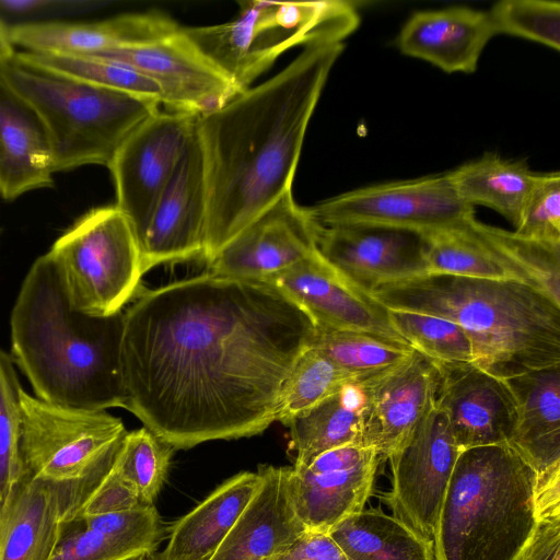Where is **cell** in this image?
<instances>
[{
    "mask_svg": "<svg viewBox=\"0 0 560 560\" xmlns=\"http://www.w3.org/2000/svg\"><path fill=\"white\" fill-rule=\"evenodd\" d=\"M364 410V393L357 382L294 417L287 424L295 454L293 466L307 465L335 447L362 443Z\"/></svg>",
    "mask_w": 560,
    "mask_h": 560,
    "instance_id": "obj_29",
    "label": "cell"
},
{
    "mask_svg": "<svg viewBox=\"0 0 560 560\" xmlns=\"http://www.w3.org/2000/svg\"><path fill=\"white\" fill-rule=\"evenodd\" d=\"M270 284L299 305L316 330L362 331L407 343L392 325L388 310L340 275L317 250Z\"/></svg>",
    "mask_w": 560,
    "mask_h": 560,
    "instance_id": "obj_20",
    "label": "cell"
},
{
    "mask_svg": "<svg viewBox=\"0 0 560 560\" xmlns=\"http://www.w3.org/2000/svg\"><path fill=\"white\" fill-rule=\"evenodd\" d=\"M458 454L447 416L434 405L387 460L392 487L383 501L394 516L429 540Z\"/></svg>",
    "mask_w": 560,
    "mask_h": 560,
    "instance_id": "obj_12",
    "label": "cell"
},
{
    "mask_svg": "<svg viewBox=\"0 0 560 560\" xmlns=\"http://www.w3.org/2000/svg\"><path fill=\"white\" fill-rule=\"evenodd\" d=\"M34 62L82 81L162 104L159 86L120 61L101 56H61L21 51Z\"/></svg>",
    "mask_w": 560,
    "mask_h": 560,
    "instance_id": "obj_36",
    "label": "cell"
},
{
    "mask_svg": "<svg viewBox=\"0 0 560 560\" xmlns=\"http://www.w3.org/2000/svg\"><path fill=\"white\" fill-rule=\"evenodd\" d=\"M536 483L508 444L460 451L435 525L434 560H515L538 524Z\"/></svg>",
    "mask_w": 560,
    "mask_h": 560,
    "instance_id": "obj_5",
    "label": "cell"
},
{
    "mask_svg": "<svg viewBox=\"0 0 560 560\" xmlns=\"http://www.w3.org/2000/svg\"><path fill=\"white\" fill-rule=\"evenodd\" d=\"M434 364L440 375L435 405L446 413L459 452L509 444L517 413L505 381L474 364Z\"/></svg>",
    "mask_w": 560,
    "mask_h": 560,
    "instance_id": "obj_21",
    "label": "cell"
},
{
    "mask_svg": "<svg viewBox=\"0 0 560 560\" xmlns=\"http://www.w3.org/2000/svg\"><path fill=\"white\" fill-rule=\"evenodd\" d=\"M207 212L205 162L195 129L138 240L143 272L202 257Z\"/></svg>",
    "mask_w": 560,
    "mask_h": 560,
    "instance_id": "obj_17",
    "label": "cell"
},
{
    "mask_svg": "<svg viewBox=\"0 0 560 560\" xmlns=\"http://www.w3.org/2000/svg\"><path fill=\"white\" fill-rule=\"evenodd\" d=\"M328 534L348 560H434L432 540L378 508L348 516Z\"/></svg>",
    "mask_w": 560,
    "mask_h": 560,
    "instance_id": "obj_31",
    "label": "cell"
},
{
    "mask_svg": "<svg viewBox=\"0 0 560 560\" xmlns=\"http://www.w3.org/2000/svg\"><path fill=\"white\" fill-rule=\"evenodd\" d=\"M370 294L387 308L456 323L471 342L475 365L498 378L560 364V305L527 283L425 275Z\"/></svg>",
    "mask_w": 560,
    "mask_h": 560,
    "instance_id": "obj_4",
    "label": "cell"
},
{
    "mask_svg": "<svg viewBox=\"0 0 560 560\" xmlns=\"http://www.w3.org/2000/svg\"><path fill=\"white\" fill-rule=\"evenodd\" d=\"M10 328L11 359L37 398L74 409L125 408L124 311L94 316L74 310L46 254L23 280Z\"/></svg>",
    "mask_w": 560,
    "mask_h": 560,
    "instance_id": "obj_3",
    "label": "cell"
},
{
    "mask_svg": "<svg viewBox=\"0 0 560 560\" xmlns=\"http://www.w3.org/2000/svg\"><path fill=\"white\" fill-rule=\"evenodd\" d=\"M515 560H547V559L534 550L525 549L517 556V558Z\"/></svg>",
    "mask_w": 560,
    "mask_h": 560,
    "instance_id": "obj_47",
    "label": "cell"
},
{
    "mask_svg": "<svg viewBox=\"0 0 560 560\" xmlns=\"http://www.w3.org/2000/svg\"><path fill=\"white\" fill-rule=\"evenodd\" d=\"M259 487L210 560H272L306 529L296 515L291 467L259 465Z\"/></svg>",
    "mask_w": 560,
    "mask_h": 560,
    "instance_id": "obj_23",
    "label": "cell"
},
{
    "mask_svg": "<svg viewBox=\"0 0 560 560\" xmlns=\"http://www.w3.org/2000/svg\"><path fill=\"white\" fill-rule=\"evenodd\" d=\"M423 235L427 275L513 280L539 289L522 268L481 234L476 218Z\"/></svg>",
    "mask_w": 560,
    "mask_h": 560,
    "instance_id": "obj_28",
    "label": "cell"
},
{
    "mask_svg": "<svg viewBox=\"0 0 560 560\" xmlns=\"http://www.w3.org/2000/svg\"><path fill=\"white\" fill-rule=\"evenodd\" d=\"M457 196L465 203L488 207L517 228L536 173L522 161L494 153L465 163L447 173Z\"/></svg>",
    "mask_w": 560,
    "mask_h": 560,
    "instance_id": "obj_30",
    "label": "cell"
},
{
    "mask_svg": "<svg viewBox=\"0 0 560 560\" xmlns=\"http://www.w3.org/2000/svg\"><path fill=\"white\" fill-rule=\"evenodd\" d=\"M317 250V223L287 191L221 247L207 272L271 283Z\"/></svg>",
    "mask_w": 560,
    "mask_h": 560,
    "instance_id": "obj_14",
    "label": "cell"
},
{
    "mask_svg": "<svg viewBox=\"0 0 560 560\" xmlns=\"http://www.w3.org/2000/svg\"><path fill=\"white\" fill-rule=\"evenodd\" d=\"M197 117L159 109L130 133L107 166L115 206L129 219L138 240L195 132Z\"/></svg>",
    "mask_w": 560,
    "mask_h": 560,
    "instance_id": "obj_11",
    "label": "cell"
},
{
    "mask_svg": "<svg viewBox=\"0 0 560 560\" xmlns=\"http://www.w3.org/2000/svg\"><path fill=\"white\" fill-rule=\"evenodd\" d=\"M260 483L258 471L225 480L173 526L161 560H210Z\"/></svg>",
    "mask_w": 560,
    "mask_h": 560,
    "instance_id": "obj_27",
    "label": "cell"
},
{
    "mask_svg": "<svg viewBox=\"0 0 560 560\" xmlns=\"http://www.w3.org/2000/svg\"><path fill=\"white\" fill-rule=\"evenodd\" d=\"M238 4V14L229 22L183 27L238 93L249 89L284 51L301 45L342 43L360 22L354 4L345 0Z\"/></svg>",
    "mask_w": 560,
    "mask_h": 560,
    "instance_id": "obj_7",
    "label": "cell"
},
{
    "mask_svg": "<svg viewBox=\"0 0 560 560\" xmlns=\"http://www.w3.org/2000/svg\"><path fill=\"white\" fill-rule=\"evenodd\" d=\"M516 233L560 244V173L536 174Z\"/></svg>",
    "mask_w": 560,
    "mask_h": 560,
    "instance_id": "obj_41",
    "label": "cell"
},
{
    "mask_svg": "<svg viewBox=\"0 0 560 560\" xmlns=\"http://www.w3.org/2000/svg\"><path fill=\"white\" fill-rule=\"evenodd\" d=\"M553 560H560V555L557 556Z\"/></svg>",
    "mask_w": 560,
    "mask_h": 560,
    "instance_id": "obj_50",
    "label": "cell"
},
{
    "mask_svg": "<svg viewBox=\"0 0 560 560\" xmlns=\"http://www.w3.org/2000/svg\"><path fill=\"white\" fill-rule=\"evenodd\" d=\"M319 225L369 224L420 233L458 226L475 208L455 192L448 174L357 188L306 207Z\"/></svg>",
    "mask_w": 560,
    "mask_h": 560,
    "instance_id": "obj_10",
    "label": "cell"
},
{
    "mask_svg": "<svg viewBox=\"0 0 560 560\" xmlns=\"http://www.w3.org/2000/svg\"><path fill=\"white\" fill-rule=\"evenodd\" d=\"M317 252L350 282L371 293L427 275L423 233L369 224H317Z\"/></svg>",
    "mask_w": 560,
    "mask_h": 560,
    "instance_id": "obj_16",
    "label": "cell"
},
{
    "mask_svg": "<svg viewBox=\"0 0 560 560\" xmlns=\"http://www.w3.org/2000/svg\"><path fill=\"white\" fill-rule=\"evenodd\" d=\"M140 505L145 504L141 502L137 489L112 467L78 515H101L131 510Z\"/></svg>",
    "mask_w": 560,
    "mask_h": 560,
    "instance_id": "obj_44",
    "label": "cell"
},
{
    "mask_svg": "<svg viewBox=\"0 0 560 560\" xmlns=\"http://www.w3.org/2000/svg\"><path fill=\"white\" fill-rule=\"evenodd\" d=\"M98 486L22 475L4 500L0 560H47L60 523L77 516Z\"/></svg>",
    "mask_w": 560,
    "mask_h": 560,
    "instance_id": "obj_22",
    "label": "cell"
},
{
    "mask_svg": "<svg viewBox=\"0 0 560 560\" xmlns=\"http://www.w3.org/2000/svg\"><path fill=\"white\" fill-rule=\"evenodd\" d=\"M312 346L360 380L399 364L415 352L407 343L352 330H316Z\"/></svg>",
    "mask_w": 560,
    "mask_h": 560,
    "instance_id": "obj_32",
    "label": "cell"
},
{
    "mask_svg": "<svg viewBox=\"0 0 560 560\" xmlns=\"http://www.w3.org/2000/svg\"><path fill=\"white\" fill-rule=\"evenodd\" d=\"M132 67L153 81L170 110L212 112L238 94L234 85L195 47L183 26L98 55Z\"/></svg>",
    "mask_w": 560,
    "mask_h": 560,
    "instance_id": "obj_13",
    "label": "cell"
},
{
    "mask_svg": "<svg viewBox=\"0 0 560 560\" xmlns=\"http://www.w3.org/2000/svg\"><path fill=\"white\" fill-rule=\"evenodd\" d=\"M98 2L88 0H0V21L8 27L61 21L93 10Z\"/></svg>",
    "mask_w": 560,
    "mask_h": 560,
    "instance_id": "obj_43",
    "label": "cell"
},
{
    "mask_svg": "<svg viewBox=\"0 0 560 560\" xmlns=\"http://www.w3.org/2000/svg\"><path fill=\"white\" fill-rule=\"evenodd\" d=\"M46 127L31 103L0 73V196L8 201L54 185Z\"/></svg>",
    "mask_w": 560,
    "mask_h": 560,
    "instance_id": "obj_25",
    "label": "cell"
},
{
    "mask_svg": "<svg viewBox=\"0 0 560 560\" xmlns=\"http://www.w3.org/2000/svg\"><path fill=\"white\" fill-rule=\"evenodd\" d=\"M272 560H348L328 533H302Z\"/></svg>",
    "mask_w": 560,
    "mask_h": 560,
    "instance_id": "obj_45",
    "label": "cell"
},
{
    "mask_svg": "<svg viewBox=\"0 0 560 560\" xmlns=\"http://www.w3.org/2000/svg\"><path fill=\"white\" fill-rule=\"evenodd\" d=\"M380 463L374 447L350 443L319 454L307 465L291 466L292 500L305 529L328 533L362 511Z\"/></svg>",
    "mask_w": 560,
    "mask_h": 560,
    "instance_id": "obj_15",
    "label": "cell"
},
{
    "mask_svg": "<svg viewBox=\"0 0 560 560\" xmlns=\"http://www.w3.org/2000/svg\"><path fill=\"white\" fill-rule=\"evenodd\" d=\"M439 371L415 352L405 361L359 381L365 397L362 443L376 450L380 462L409 439L435 405Z\"/></svg>",
    "mask_w": 560,
    "mask_h": 560,
    "instance_id": "obj_19",
    "label": "cell"
},
{
    "mask_svg": "<svg viewBox=\"0 0 560 560\" xmlns=\"http://www.w3.org/2000/svg\"><path fill=\"white\" fill-rule=\"evenodd\" d=\"M128 560H161L160 552L156 551H144L137 556L129 558Z\"/></svg>",
    "mask_w": 560,
    "mask_h": 560,
    "instance_id": "obj_48",
    "label": "cell"
},
{
    "mask_svg": "<svg viewBox=\"0 0 560 560\" xmlns=\"http://www.w3.org/2000/svg\"><path fill=\"white\" fill-rule=\"evenodd\" d=\"M494 34H506L560 49V3L550 0H502L487 11Z\"/></svg>",
    "mask_w": 560,
    "mask_h": 560,
    "instance_id": "obj_38",
    "label": "cell"
},
{
    "mask_svg": "<svg viewBox=\"0 0 560 560\" xmlns=\"http://www.w3.org/2000/svg\"><path fill=\"white\" fill-rule=\"evenodd\" d=\"M387 310L394 328L419 353L435 363L475 365L471 342L456 323L421 312Z\"/></svg>",
    "mask_w": 560,
    "mask_h": 560,
    "instance_id": "obj_34",
    "label": "cell"
},
{
    "mask_svg": "<svg viewBox=\"0 0 560 560\" xmlns=\"http://www.w3.org/2000/svg\"><path fill=\"white\" fill-rule=\"evenodd\" d=\"M481 234L522 268L540 291L560 305V244L523 236L479 222Z\"/></svg>",
    "mask_w": 560,
    "mask_h": 560,
    "instance_id": "obj_37",
    "label": "cell"
},
{
    "mask_svg": "<svg viewBox=\"0 0 560 560\" xmlns=\"http://www.w3.org/2000/svg\"><path fill=\"white\" fill-rule=\"evenodd\" d=\"M359 381L311 346L298 359L281 388L277 421L287 425L298 415Z\"/></svg>",
    "mask_w": 560,
    "mask_h": 560,
    "instance_id": "obj_33",
    "label": "cell"
},
{
    "mask_svg": "<svg viewBox=\"0 0 560 560\" xmlns=\"http://www.w3.org/2000/svg\"><path fill=\"white\" fill-rule=\"evenodd\" d=\"M81 517L88 526L120 539L141 552L156 551L163 536L161 516L154 505Z\"/></svg>",
    "mask_w": 560,
    "mask_h": 560,
    "instance_id": "obj_42",
    "label": "cell"
},
{
    "mask_svg": "<svg viewBox=\"0 0 560 560\" xmlns=\"http://www.w3.org/2000/svg\"><path fill=\"white\" fill-rule=\"evenodd\" d=\"M493 36L487 11L453 7L415 12L402 25L396 44L401 54L447 73H472Z\"/></svg>",
    "mask_w": 560,
    "mask_h": 560,
    "instance_id": "obj_24",
    "label": "cell"
},
{
    "mask_svg": "<svg viewBox=\"0 0 560 560\" xmlns=\"http://www.w3.org/2000/svg\"><path fill=\"white\" fill-rule=\"evenodd\" d=\"M175 450L145 427L127 432L113 469L129 481L145 505H154Z\"/></svg>",
    "mask_w": 560,
    "mask_h": 560,
    "instance_id": "obj_35",
    "label": "cell"
},
{
    "mask_svg": "<svg viewBox=\"0 0 560 560\" xmlns=\"http://www.w3.org/2000/svg\"><path fill=\"white\" fill-rule=\"evenodd\" d=\"M46 255L69 304L82 313H119L140 291L144 272L138 238L115 205L81 215Z\"/></svg>",
    "mask_w": 560,
    "mask_h": 560,
    "instance_id": "obj_8",
    "label": "cell"
},
{
    "mask_svg": "<svg viewBox=\"0 0 560 560\" xmlns=\"http://www.w3.org/2000/svg\"><path fill=\"white\" fill-rule=\"evenodd\" d=\"M316 327L275 285L205 272L124 311L125 409L174 450L260 434Z\"/></svg>",
    "mask_w": 560,
    "mask_h": 560,
    "instance_id": "obj_1",
    "label": "cell"
},
{
    "mask_svg": "<svg viewBox=\"0 0 560 560\" xmlns=\"http://www.w3.org/2000/svg\"><path fill=\"white\" fill-rule=\"evenodd\" d=\"M15 55L9 28L0 21V65Z\"/></svg>",
    "mask_w": 560,
    "mask_h": 560,
    "instance_id": "obj_46",
    "label": "cell"
},
{
    "mask_svg": "<svg viewBox=\"0 0 560 560\" xmlns=\"http://www.w3.org/2000/svg\"><path fill=\"white\" fill-rule=\"evenodd\" d=\"M22 390L11 355L0 349V493L4 500L23 475L19 451Z\"/></svg>",
    "mask_w": 560,
    "mask_h": 560,
    "instance_id": "obj_39",
    "label": "cell"
},
{
    "mask_svg": "<svg viewBox=\"0 0 560 560\" xmlns=\"http://www.w3.org/2000/svg\"><path fill=\"white\" fill-rule=\"evenodd\" d=\"M3 505H4V499L2 498V495L0 493V522H1V517H2Z\"/></svg>",
    "mask_w": 560,
    "mask_h": 560,
    "instance_id": "obj_49",
    "label": "cell"
},
{
    "mask_svg": "<svg viewBox=\"0 0 560 560\" xmlns=\"http://www.w3.org/2000/svg\"><path fill=\"white\" fill-rule=\"evenodd\" d=\"M178 24L160 12L128 13L98 22L55 21L9 28L13 46L25 52L94 56L110 48L159 36Z\"/></svg>",
    "mask_w": 560,
    "mask_h": 560,
    "instance_id": "obj_26",
    "label": "cell"
},
{
    "mask_svg": "<svg viewBox=\"0 0 560 560\" xmlns=\"http://www.w3.org/2000/svg\"><path fill=\"white\" fill-rule=\"evenodd\" d=\"M20 459L23 475L58 483L98 486L127 433L105 411L67 408L21 393Z\"/></svg>",
    "mask_w": 560,
    "mask_h": 560,
    "instance_id": "obj_9",
    "label": "cell"
},
{
    "mask_svg": "<svg viewBox=\"0 0 560 560\" xmlns=\"http://www.w3.org/2000/svg\"><path fill=\"white\" fill-rule=\"evenodd\" d=\"M342 50V43L306 46L272 78L197 117L208 192L206 261L292 190L308 122Z\"/></svg>",
    "mask_w": 560,
    "mask_h": 560,
    "instance_id": "obj_2",
    "label": "cell"
},
{
    "mask_svg": "<svg viewBox=\"0 0 560 560\" xmlns=\"http://www.w3.org/2000/svg\"><path fill=\"white\" fill-rule=\"evenodd\" d=\"M516 404L510 445L535 471L538 514L560 512V364L504 380Z\"/></svg>",
    "mask_w": 560,
    "mask_h": 560,
    "instance_id": "obj_18",
    "label": "cell"
},
{
    "mask_svg": "<svg viewBox=\"0 0 560 560\" xmlns=\"http://www.w3.org/2000/svg\"><path fill=\"white\" fill-rule=\"evenodd\" d=\"M139 553L133 546L88 526L77 515L60 523L47 560H128Z\"/></svg>",
    "mask_w": 560,
    "mask_h": 560,
    "instance_id": "obj_40",
    "label": "cell"
},
{
    "mask_svg": "<svg viewBox=\"0 0 560 560\" xmlns=\"http://www.w3.org/2000/svg\"><path fill=\"white\" fill-rule=\"evenodd\" d=\"M0 73L42 118L56 172L108 166L130 133L160 109L154 101L55 71L22 52L1 63Z\"/></svg>",
    "mask_w": 560,
    "mask_h": 560,
    "instance_id": "obj_6",
    "label": "cell"
}]
</instances>
